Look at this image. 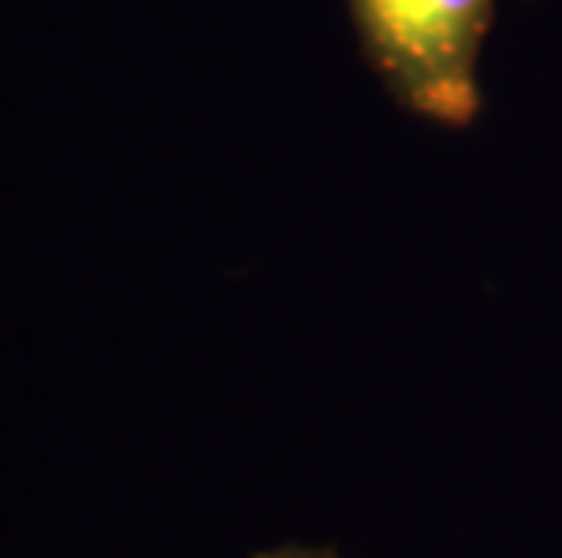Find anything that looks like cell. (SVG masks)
Instances as JSON below:
<instances>
[{
    "label": "cell",
    "mask_w": 562,
    "mask_h": 558,
    "mask_svg": "<svg viewBox=\"0 0 562 558\" xmlns=\"http://www.w3.org/2000/svg\"><path fill=\"white\" fill-rule=\"evenodd\" d=\"M349 15L370 69L406 113L442 127L480 121L494 0H349Z\"/></svg>",
    "instance_id": "obj_1"
},
{
    "label": "cell",
    "mask_w": 562,
    "mask_h": 558,
    "mask_svg": "<svg viewBox=\"0 0 562 558\" xmlns=\"http://www.w3.org/2000/svg\"><path fill=\"white\" fill-rule=\"evenodd\" d=\"M255 558H341V555L330 551V548H305V544H283V548L258 551Z\"/></svg>",
    "instance_id": "obj_2"
}]
</instances>
